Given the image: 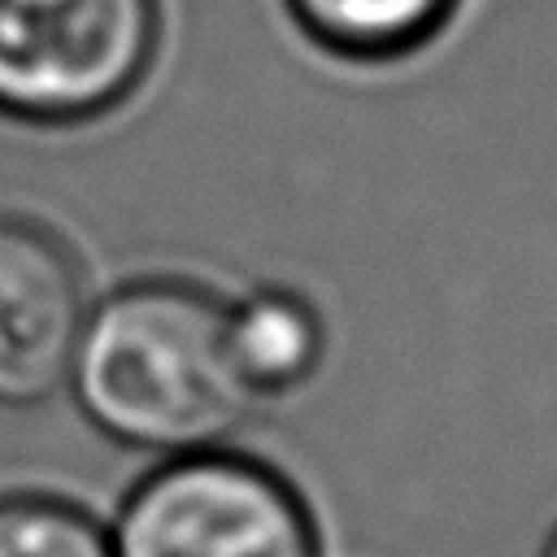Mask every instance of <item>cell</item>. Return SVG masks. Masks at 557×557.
I'll use <instances>...</instances> for the list:
<instances>
[{
    "mask_svg": "<svg viewBox=\"0 0 557 557\" xmlns=\"http://www.w3.org/2000/svg\"><path fill=\"white\" fill-rule=\"evenodd\" d=\"M540 557H557V527H553V535H548V544H544V553Z\"/></svg>",
    "mask_w": 557,
    "mask_h": 557,
    "instance_id": "8",
    "label": "cell"
},
{
    "mask_svg": "<svg viewBox=\"0 0 557 557\" xmlns=\"http://www.w3.org/2000/svg\"><path fill=\"white\" fill-rule=\"evenodd\" d=\"M231 361L252 396H278L300 387L326 348L318 309L287 287H261L239 305H226Z\"/></svg>",
    "mask_w": 557,
    "mask_h": 557,
    "instance_id": "5",
    "label": "cell"
},
{
    "mask_svg": "<svg viewBox=\"0 0 557 557\" xmlns=\"http://www.w3.org/2000/svg\"><path fill=\"white\" fill-rule=\"evenodd\" d=\"M65 387L100 435L165 457L218 448L257 400L231 361L226 305L183 278L91 305Z\"/></svg>",
    "mask_w": 557,
    "mask_h": 557,
    "instance_id": "1",
    "label": "cell"
},
{
    "mask_svg": "<svg viewBox=\"0 0 557 557\" xmlns=\"http://www.w3.org/2000/svg\"><path fill=\"white\" fill-rule=\"evenodd\" d=\"M157 44V0H0V117H104L148 78Z\"/></svg>",
    "mask_w": 557,
    "mask_h": 557,
    "instance_id": "2",
    "label": "cell"
},
{
    "mask_svg": "<svg viewBox=\"0 0 557 557\" xmlns=\"http://www.w3.org/2000/svg\"><path fill=\"white\" fill-rule=\"evenodd\" d=\"M0 557H113L109 531L52 496H0Z\"/></svg>",
    "mask_w": 557,
    "mask_h": 557,
    "instance_id": "7",
    "label": "cell"
},
{
    "mask_svg": "<svg viewBox=\"0 0 557 557\" xmlns=\"http://www.w3.org/2000/svg\"><path fill=\"white\" fill-rule=\"evenodd\" d=\"M74 252L26 218H0V405L35 409L70 383L87 322Z\"/></svg>",
    "mask_w": 557,
    "mask_h": 557,
    "instance_id": "4",
    "label": "cell"
},
{
    "mask_svg": "<svg viewBox=\"0 0 557 557\" xmlns=\"http://www.w3.org/2000/svg\"><path fill=\"white\" fill-rule=\"evenodd\" d=\"M109 544L113 557H318L296 487L222 448L157 466L126 496Z\"/></svg>",
    "mask_w": 557,
    "mask_h": 557,
    "instance_id": "3",
    "label": "cell"
},
{
    "mask_svg": "<svg viewBox=\"0 0 557 557\" xmlns=\"http://www.w3.org/2000/svg\"><path fill=\"white\" fill-rule=\"evenodd\" d=\"M296 26L348 61H400L435 44L461 0H287Z\"/></svg>",
    "mask_w": 557,
    "mask_h": 557,
    "instance_id": "6",
    "label": "cell"
}]
</instances>
